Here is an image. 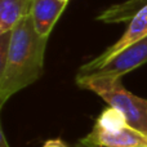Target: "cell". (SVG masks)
<instances>
[{
    "label": "cell",
    "instance_id": "1",
    "mask_svg": "<svg viewBox=\"0 0 147 147\" xmlns=\"http://www.w3.org/2000/svg\"><path fill=\"white\" fill-rule=\"evenodd\" d=\"M47 43L48 38L38 34L31 16L0 35V107L41 78Z\"/></svg>",
    "mask_w": 147,
    "mask_h": 147
},
{
    "label": "cell",
    "instance_id": "2",
    "mask_svg": "<svg viewBox=\"0 0 147 147\" xmlns=\"http://www.w3.org/2000/svg\"><path fill=\"white\" fill-rule=\"evenodd\" d=\"M119 76L75 78L79 88L93 92L110 107L123 114L128 124L147 136V99L130 93Z\"/></svg>",
    "mask_w": 147,
    "mask_h": 147
},
{
    "label": "cell",
    "instance_id": "3",
    "mask_svg": "<svg viewBox=\"0 0 147 147\" xmlns=\"http://www.w3.org/2000/svg\"><path fill=\"white\" fill-rule=\"evenodd\" d=\"M80 141L96 147H147V136L132 128L121 112L110 106L99 114L90 133Z\"/></svg>",
    "mask_w": 147,
    "mask_h": 147
},
{
    "label": "cell",
    "instance_id": "4",
    "mask_svg": "<svg viewBox=\"0 0 147 147\" xmlns=\"http://www.w3.org/2000/svg\"><path fill=\"white\" fill-rule=\"evenodd\" d=\"M147 63V35L132 47L127 48L119 53L117 56L112 57L111 59L105 63L94 67L88 71H79L76 78L83 76H119L123 78L128 72L141 67Z\"/></svg>",
    "mask_w": 147,
    "mask_h": 147
},
{
    "label": "cell",
    "instance_id": "5",
    "mask_svg": "<svg viewBox=\"0 0 147 147\" xmlns=\"http://www.w3.org/2000/svg\"><path fill=\"white\" fill-rule=\"evenodd\" d=\"M146 35H147V4L143 5L133 16L132 20L128 23V27L125 30V32L112 45H110L106 51H103L101 54L94 57L93 59H90L86 63H84L83 66H80L79 71H88V70H92L94 67L99 66V65L105 63L106 61L111 59L112 57L117 56L123 51H125L127 48H129V47H132L137 41H140Z\"/></svg>",
    "mask_w": 147,
    "mask_h": 147
},
{
    "label": "cell",
    "instance_id": "6",
    "mask_svg": "<svg viewBox=\"0 0 147 147\" xmlns=\"http://www.w3.org/2000/svg\"><path fill=\"white\" fill-rule=\"evenodd\" d=\"M66 7L67 1L63 0H32L31 18L39 35L49 38Z\"/></svg>",
    "mask_w": 147,
    "mask_h": 147
},
{
    "label": "cell",
    "instance_id": "7",
    "mask_svg": "<svg viewBox=\"0 0 147 147\" xmlns=\"http://www.w3.org/2000/svg\"><path fill=\"white\" fill-rule=\"evenodd\" d=\"M32 0H0V35L10 32L31 16Z\"/></svg>",
    "mask_w": 147,
    "mask_h": 147
},
{
    "label": "cell",
    "instance_id": "8",
    "mask_svg": "<svg viewBox=\"0 0 147 147\" xmlns=\"http://www.w3.org/2000/svg\"><path fill=\"white\" fill-rule=\"evenodd\" d=\"M145 4H147V0H125L116 3L102 10L101 14L97 16V21H101L103 23L129 22L133 16Z\"/></svg>",
    "mask_w": 147,
    "mask_h": 147
},
{
    "label": "cell",
    "instance_id": "9",
    "mask_svg": "<svg viewBox=\"0 0 147 147\" xmlns=\"http://www.w3.org/2000/svg\"><path fill=\"white\" fill-rule=\"evenodd\" d=\"M43 147H69L62 140L57 138V140H49L43 145Z\"/></svg>",
    "mask_w": 147,
    "mask_h": 147
},
{
    "label": "cell",
    "instance_id": "10",
    "mask_svg": "<svg viewBox=\"0 0 147 147\" xmlns=\"http://www.w3.org/2000/svg\"><path fill=\"white\" fill-rule=\"evenodd\" d=\"M0 147H9L7 142V138H5V134H4V130L0 129Z\"/></svg>",
    "mask_w": 147,
    "mask_h": 147
},
{
    "label": "cell",
    "instance_id": "11",
    "mask_svg": "<svg viewBox=\"0 0 147 147\" xmlns=\"http://www.w3.org/2000/svg\"><path fill=\"white\" fill-rule=\"evenodd\" d=\"M75 147H94V146H90V145H88V143H84V142H81V141H79L78 145Z\"/></svg>",
    "mask_w": 147,
    "mask_h": 147
},
{
    "label": "cell",
    "instance_id": "12",
    "mask_svg": "<svg viewBox=\"0 0 147 147\" xmlns=\"http://www.w3.org/2000/svg\"><path fill=\"white\" fill-rule=\"evenodd\" d=\"M63 1H67V3H69V1H70V0H63Z\"/></svg>",
    "mask_w": 147,
    "mask_h": 147
},
{
    "label": "cell",
    "instance_id": "13",
    "mask_svg": "<svg viewBox=\"0 0 147 147\" xmlns=\"http://www.w3.org/2000/svg\"><path fill=\"white\" fill-rule=\"evenodd\" d=\"M90 146H92V145H90ZM94 147H96V146H94Z\"/></svg>",
    "mask_w": 147,
    "mask_h": 147
}]
</instances>
